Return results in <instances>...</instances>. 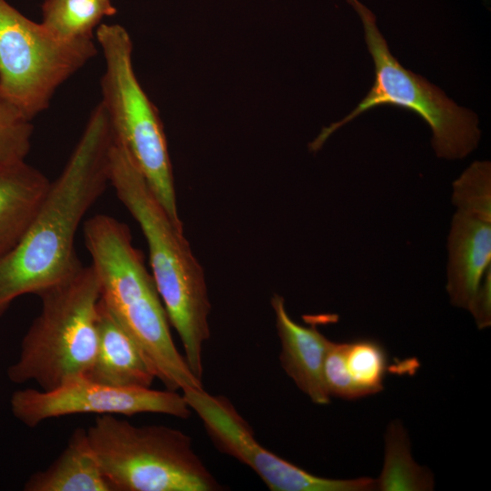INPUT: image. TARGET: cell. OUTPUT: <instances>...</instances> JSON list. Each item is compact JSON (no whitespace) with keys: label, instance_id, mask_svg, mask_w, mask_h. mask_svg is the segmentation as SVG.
<instances>
[{"label":"cell","instance_id":"cell-5","mask_svg":"<svg viewBox=\"0 0 491 491\" xmlns=\"http://www.w3.org/2000/svg\"><path fill=\"white\" fill-rule=\"evenodd\" d=\"M86 433L113 491L225 489L179 429L135 426L106 414L98 415Z\"/></svg>","mask_w":491,"mask_h":491},{"label":"cell","instance_id":"cell-10","mask_svg":"<svg viewBox=\"0 0 491 491\" xmlns=\"http://www.w3.org/2000/svg\"><path fill=\"white\" fill-rule=\"evenodd\" d=\"M15 418L29 427L46 419L78 414L134 416L163 414L188 418L192 410L183 394L150 387L124 388L78 378L51 390L26 388L10 399Z\"/></svg>","mask_w":491,"mask_h":491},{"label":"cell","instance_id":"cell-6","mask_svg":"<svg viewBox=\"0 0 491 491\" xmlns=\"http://www.w3.org/2000/svg\"><path fill=\"white\" fill-rule=\"evenodd\" d=\"M95 36L105 60L100 102L114 138L127 152L174 224L183 228L165 134L156 107L135 75L130 35L120 25L100 24Z\"/></svg>","mask_w":491,"mask_h":491},{"label":"cell","instance_id":"cell-13","mask_svg":"<svg viewBox=\"0 0 491 491\" xmlns=\"http://www.w3.org/2000/svg\"><path fill=\"white\" fill-rule=\"evenodd\" d=\"M85 378L124 388L150 387L155 374L139 346L100 297L98 345Z\"/></svg>","mask_w":491,"mask_h":491},{"label":"cell","instance_id":"cell-3","mask_svg":"<svg viewBox=\"0 0 491 491\" xmlns=\"http://www.w3.org/2000/svg\"><path fill=\"white\" fill-rule=\"evenodd\" d=\"M84 238L102 301L139 346L156 378L171 391L203 387L174 343L154 277L133 246L129 227L99 214L85 222Z\"/></svg>","mask_w":491,"mask_h":491},{"label":"cell","instance_id":"cell-11","mask_svg":"<svg viewBox=\"0 0 491 491\" xmlns=\"http://www.w3.org/2000/svg\"><path fill=\"white\" fill-rule=\"evenodd\" d=\"M446 291L468 309L491 267V208L456 207L447 237Z\"/></svg>","mask_w":491,"mask_h":491},{"label":"cell","instance_id":"cell-19","mask_svg":"<svg viewBox=\"0 0 491 491\" xmlns=\"http://www.w3.org/2000/svg\"><path fill=\"white\" fill-rule=\"evenodd\" d=\"M33 130L32 119L0 91V165L25 160Z\"/></svg>","mask_w":491,"mask_h":491},{"label":"cell","instance_id":"cell-15","mask_svg":"<svg viewBox=\"0 0 491 491\" xmlns=\"http://www.w3.org/2000/svg\"><path fill=\"white\" fill-rule=\"evenodd\" d=\"M25 491H113L88 440L86 429L75 428L57 458L33 474Z\"/></svg>","mask_w":491,"mask_h":491},{"label":"cell","instance_id":"cell-20","mask_svg":"<svg viewBox=\"0 0 491 491\" xmlns=\"http://www.w3.org/2000/svg\"><path fill=\"white\" fill-rule=\"evenodd\" d=\"M323 377L329 396L359 398L346 368L345 343L331 341L324 361Z\"/></svg>","mask_w":491,"mask_h":491},{"label":"cell","instance_id":"cell-9","mask_svg":"<svg viewBox=\"0 0 491 491\" xmlns=\"http://www.w3.org/2000/svg\"><path fill=\"white\" fill-rule=\"evenodd\" d=\"M182 394L215 447L250 467L271 491L376 490V479L326 478L276 456L257 441L251 426L224 396L212 395L204 387L187 388Z\"/></svg>","mask_w":491,"mask_h":491},{"label":"cell","instance_id":"cell-1","mask_svg":"<svg viewBox=\"0 0 491 491\" xmlns=\"http://www.w3.org/2000/svg\"><path fill=\"white\" fill-rule=\"evenodd\" d=\"M113 131L101 102L25 235L0 259V316L17 297L41 291L82 267L75 250L80 223L110 184Z\"/></svg>","mask_w":491,"mask_h":491},{"label":"cell","instance_id":"cell-17","mask_svg":"<svg viewBox=\"0 0 491 491\" xmlns=\"http://www.w3.org/2000/svg\"><path fill=\"white\" fill-rule=\"evenodd\" d=\"M385 440V463L376 479V490H433L432 474L413 460L409 439L400 422L388 426Z\"/></svg>","mask_w":491,"mask_h":491},{"label":"cell","instance_id":"cell-16","mask_svg":"<svg viewBox=\"0 0 491 491\" xmlns=\"http://www.w3.org/2000/svg\"><path fill=\"white\" fill-rule=\"evenodd\" d=\"M115 13L111 0H45L41 23L55 37L74 42L94 38L101 20Z\"/></svg>","mask_w":491,"mask_h":491},{"label":"cell","instance_id":"cell-7","mask_svg":"<svg viewBox=\"0 0 491 491\" xmlns=\"http://www.w3.org/2000/svg\"><path fill=\"white\" fill-rule=\"evenodd\" d=\"M358 14L367 49L375 65V80L367 95L341 120L322 129L311 143L318 150L336 130L375 107L389 105L411 111L432 130V146L437 157L462 159L480 140L478 118L471 110L457 105L436 85L405 68L391 54L380 33L375 15L358 0H346Z\"/></svg>","mask_w":491,"mask_h":491},{"label":"cell","instance_id":"cell-2","mask_svg":"<svg viewBox=\"0 0 491 491\" xmlns=\"http://www.w3.org/2000/svg\"><path fill=\"white\" fill-rule=\"evenodd\" d=\"M110 184L141 227L152 276L170 325L180 337L188 366L202 380L211 308L203 268L183 228L174 224L127 152L115 139L110 150Z\"/></svg>","mask_w":491,"mask_h":491},{"label":"cell","instance_id":"cell-14","mask_svg":"<svg viewBox=\"0 0 491 491\" xmlns=\"http://www.w3.org/2000/svg\"><path fill=\"white\" fill-rule=\"evenodd\" d=\"M50 183L25 160L0 165V259L25 235Z\"/></svg>","mask_w":491,"mask_h":491},{"label":"cell","instance_id":"cell-18","mask_svg":"<svg viewBox=\"0 0 491 491\" xmlns=\"http://www.w3.org/2000/svg\"><path fill=\"white\" fill-rule=\"evenodd\" d=\"M346 368L359 397L380 392L387 368L383 346L373 339L345 343Z\"/></svg>","mask_w":491,"mask_h":491},{"label":"cell","instance_id":"cell-8","mask_svg":"<svg viewBox=\"0 0 491 491\" xmlns=\"http://www.w3.org/2000/svg\"><path fill=\"white\" fill-rule=\"evenodd\" d=\"M96 53L94 38L61 40L0 0V91L29 118Z\"/></svg>","mask_w":491,"mask_h":491},{"label":"cell","instance_id":"cell-12","mask_svg":"<svg viewBox=\"0 0 491 491\" xmlns=\"http://www.w3.org/2000/svg\"><path fill=\"white\" fill-rule=\"evenodd\" d=\"M271 306L281 345V366L312 402L328 404L330 396L325 386L323 366L331 341L315 326H306L295 322L286 311L283 296L275 294Z\"/></svg>","mask_w":491,"mask_h":491},{"label":"cell","instance_id":"cell-4","mask_svg":"<svg viewBox=\"0 0 491 491\" xmlns=\"http://www.w3.org/2000/svg\"><path fill=\"white\" fill-rule=\"evenodd\" d=\"M37 296L41 312L26 331L7 376L14 383L33 381L41 390H51L85 377L94 363L100 284L92 265L82 266Z\"/></svg>","mask_w":491,"mask_h":491},{"label":"cell","instance_id":"cell-21","mask_svg":"<svg viewBox=\"0 0 491 491\" xmlns=\"http://www.w3.org/2000/svg\"><path fill=\"white\" fill-rule=\"evenodd\" d=\"M479 329L491 325V267L486 272L478 291L467 309Z\"/></svg>","mask_w":491,"mask_h":491}]
</instances>
